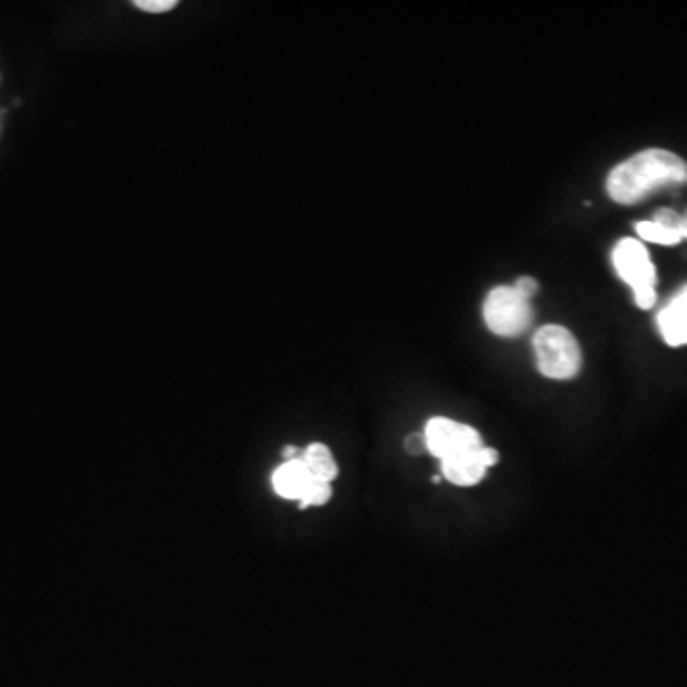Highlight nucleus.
<instances>
[{"label":"nucleus","mask_w":687,"mask_h":687,"mask_svg":"<svg viewBox=\"0 0 687 687\" xmlns=\"http://www.w3.org/2000/svg\"><path fill=\"white\" fill-rule=\"evenodd\" d=\"M687 182V163L667 149H646L619 167L607 178V193L619 205H634L651 191Z\"/></svg>","instance_id":"obj_1"},{"label":"nucleus","mask_w":687,"mask_h":687,"mask_svg":"<svg viewBox=\"0 0 687 687\" xmlns=\"http://www.w3.org/2000/svg\"><path fill=\"white\" fill-rule=\"evenodd\" d=\"M537 365L546 378L569 380L579 375L583 354L577 338L562 325H544L533 338Z\"/></svg>","instance_id":"obj_2"},{"label":"nucleus","mask_w":687,"mask_h":687,"mask_svg":"<svg viewBox=\"0 0 687 687\" xmlns=\"http://www.w3.org/2000/svg\"><path fill=\"white\" fill-rule=\"evenodd\" d=\"M613 264L621 279L628 283L634 291V300L638 308L649 310L653 308L657 294V271L649 258V252L642 241L638 239H623L613 250Z\"/></svg>","instance_id":"obj_3"},{"label":"nucleus","mask_w":687,"mask_h":687,"mask_svg":"<svg viewBox=\"0 0 687 687\" xmlns=\"http://www.w3.org/2000/svg\"><path fill=\"white\" fill-rule=\"evenodd\" d=\"M483 319L493 333L514 338L529 329L533 308L514 287H497L485 298Z\"/></svg>","instance_id":"obj_4"},{"label":"nucleus","mask_w":687,"mask_h":687,"mask_svg":"<svg viewBox=\"0 0 687 687\" xmlns=\"http://www.w3.org/2000/svg\"><path fill=\"white\" fill-rule=\"evenodd\" d=\"M275 493L281 499L298 500L300 508L323 506L331 500V483L313 478L302 457L285 460L271 476Z\"/></svg>","instance_id":"obj_5"},{"label":"nucleus","mask_w":687,"mask_h":687,"mask_svg":"<svg viewBox=\"0 0 687 687\" xmlns=\"http://www.w3.org/2000/svg\"><path fill=\"white\" fill-rule=\"evenodd\" d=\"M424 441H426V449L439 460L483 445L476 428L443 417L428 420L424 428Z\"/></svg>","instance_id":"obj_6"},{"label":"nucleus","mask_w":687,"mask_h":687,"mask_svg":"<svg viewBox=\"0 0 687 687\" xmlns=\"http://www.w3.org/2000/svg\"><path fill=\"white\" fill-rule=\"evenodd\" d=\"M499 460V453L495 449H489L485 445L472 447L466 451H460L457 455L443 458L441 462V474L458 487H472L479 483L487 474L489 468H493Z\"/></svg>","instance_id":"obj_7"},{"label":"nucleus","mask_w":687,"mask_h":687,"mask_svg":"<svg viewBox=\"0 0 687 687\" xmlns=\"http://www.w3.org/2000/svg\"><path fill=\"white\" fill-rule=\"evenodd\" d=\"M659 329L668 346L687 344V287L678 292L663 312L659 313Z\"/></svg>","instance_id":"obj_8"},{"label":"nucleus","mask_w":687,"mask_h":687,"mask_svg":"<svg viewBox=\"0 0 687 687\" xmlns=\"http://www.w3.org/2000/svg\"><path fill=\"white\" fill-rule=\"evenodd\" d=\"M302 460L313 478L325 483H333L338 478V464L325 443H310L302 451Z\"/></svg>","instance_id":"obj_9"},{"label":"nucleus","mask_w":687,"mask_h":687,"mask_svg":"<svg viewBox=\"0 0 687 687\" xmlns=\"http://www.w3.org/2000/svg\"><path fill=\"white\" fill-rule=\"evenodd\" d=\"M636 231L638 235L644 239V241H649V243H657V245H678L682 241V237L672 231V229L665 228L653 220H647V222H640L636 226Z\"/></svg>","instance_id":"obj_10"},{"label":"nucleus","mask_w":687,"mask_h":687,"mask_svg":"<svg viewBox=\"0 0 687 687\" xmlns=\"http://www.w3.org/2000/svg\"><path fill=\"white\" fill-rule=\"evenodd\" d=\"M653 222H657V224H661V226H665V228L672 229V231H676V233H678V235L682 237V241H684V239H687L686 218H684L682 214H678L676 210H659V212L655 214Z\"/></svg>","instance_id":"obj_11"},{"label":"nucleus","mask_w":687,"mask_h":687,"mask_svg":"<svg viewBox=\"0 0 687 687\" xmlns=\"http://www.w3.org/2000/svg\"><path fill=\"white\" fill-rule=\"evenodd\" d=\"M134 6L142 12H149V14H165L170 12L172 8L178 6L176 0H136Z\"/></svg>","instance_id":"obj_12"},{"label":"nucleus","mask_w":687,"mask_h":687,"mask_svg":"<svg viewBox=\"0 0 687 687\" xmlns=\"http://www.w3.org/2000/svg\"><path fill=\"white\" fill-rule=\"evenodd\" d=\"M514 289L520 292L521 296H525V298L529 300L533 294H537V291H539V283H537V279L525 275V277H520V279L516 281Z\"/></svg>","instance_id":"obj_13"},{"label":"nucleus","mask_w":687,"mask_h":687,"mask_svg":"<svg viewBox=\"0 0 687 687\" xmlns=\"http://www.w3.org/2000/svg\"><path fill=\"white\" fill-rule=\"evenodd\" d=\"M405 447H407V451H409L411 455H420L422 451H428V449H426V441H424V434H422V436H418V434L409 436V438H407V443H405Z\"/></svg>","instance_id":"obj_14"},{"label":"nucleus","mask_w":687,"mask_h":687,"mask_svg":"<svg viewBox=\"0 0 687 687\" xmlns=\"http://www.w3.org/2000/svg\"><path fill=\"white\" fill-rule=\"evenodd\" d=\"M283 458L285 460H294V458H300L302 457V453L298 451V447H294V445H287V447H283Z\"/></svg>","instance_id":"obj_15"},{"label":"nucleus","mask_w":687,"mask_h":687,"mask_svg":"<svg viewBox=\"0 0 687 687\" xmlns=\"http://www.w3.org/2000/svg\"><path fill=\"white\" fill-rule=\"evenodd\" d=\"M684 218H686V222H687V212H686V214H684Z\"/></svg>","instance_id":"obj_16"}]
</instances>
